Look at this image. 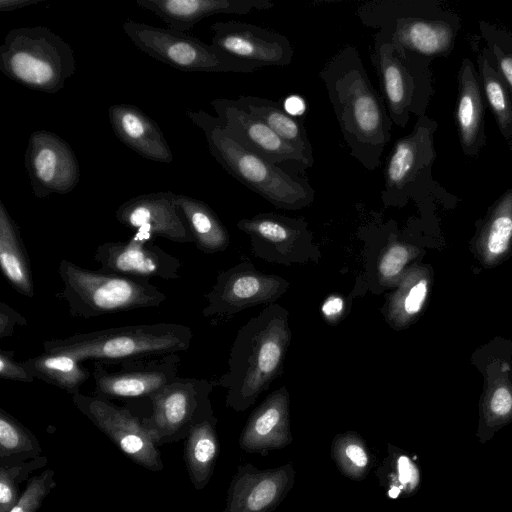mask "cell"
Returning <instances> with one entry per match:
<instances>
[{
  "label": "cell",
  "mask_w": 512,
  "mask_h": 512,
  "mask_svg": "<svg viewBox=\"0 0 512 512\" xmlns=\"http://www.w3.org/2000/svg\"><path fill=\"white\" fill-rule=\"evenodd\" d=\"M215 416L192 425L185 438L184 460L190 481L196 490L209 483L219 454Z\"/></svg>",
  "instance_id": "f1b7e54d"
},
{
  "label": "cell",
  "mask_w": 512,
  "mask_h": 512,
  "mask_svg": "<svg viewBox=\"0 0 512 512\" xmlns=\"http://www.w3.org/2000/svg\"><path fill=\"white\" fill-rule=\"evenodd\" d=\"M108 118L116 137L145 159L171 163L173 154L158 124L132 104H113Z\"/></svg>",
  "instance_id": "cb8c5ba5"
},
{
  "label": "cell",
  "mask_w": 512,
  "mask_h": 512,
  "mask_svg": "<svg viewBox=\"0 0 512 512\" xmlns=\"http://www.w3.org/2000/svg\"><path fill=\"white\" fill-rule=\"evenodd\" d=\"M236 226L250 238L253 254L266 262L290 266L318 262L321 257L303 218L265 212L241 219Z\"/></svg>",
  "instance_id": "7c38bea8"
},
{
  "label": "cell",
  "mask_w": 512,
  "mask_h": 512,
  "mask_svg": "<svg viewBox=\"0 0 512 512\" xmlns=\"http://www.w3.org/2000/svg\"><path fill=\"white\" fill-rule=\"evenodd\" d=\"M62 289L72 317L84 319L143 308L159 307L166 294L149 280L90 270L63 259L58 266Z\"/></svg>",
  "instance_id": "8992f818"
},
{
  "label": "cell",
  "mask_w": 512,
  "mask_h": 512,
  "mask_svg": "<svg viewBox=\"0 0 512 512\" xmlns=\"http://www.w3.org/2000/svg\"><path fill=\"white\" fill-rule=\"evenodd\" d=\"M252 114L261 119L282 140L296 149L312 167L314 157L307 130L301 119L288 114L282 105L267 98L241 95L237 98Z\"/></svg>",
  "instance_id": "f546056e"
},
{
  "label": "cell",
  "mask_w": 512,
  "mask_h": 512,
  "mask_svg": "<svg viewBox=\"0 0 512 512\" xmlns=\"http://www.w3.org/2000/svg\"><path fill=\"white\" fill-rule=\"evenodd\" d=\"M282 107L291 116L297 117L305 112L306 105L304 100L297 95H291L287 97Z\"/></svg>",
  "instance_id": "f6af8a7d"
},
{
  "label": "cell",
  "mask_w": 512,
  "mask_h": 512,
  "mask_svg": "<svg viewBox=\"0 0 512 512\" xmlns=\"http://www.w3.org/2000/svg\"><path fill=\"white\" fill-rule=\"evenodd\" d=\"M24 165L37 198L70 193L80 181V166L70 145L45 129L31 133Z\"/></svg>",
  "instance_id": "2e32d148"
},
{
  "label": "cell",
  "mask_w": 512,
  "mask_h": 512,
  "mask_svg": "<svg viewBox=\"0 0 512 512\" xmlns=\"http://www.w3.org/2000/svg\"><path fill=\"white\" fill-rule=\"evenodd\" d=\"M23 364L35 379L56 386L71 396L80 393V387L90 377V372L81 365V361L66 353L44 351L23 361Z\"/></svg>",
  "instance_id": "d6a6232c"
},
{
  "label": "cell",
  "mask_w": 512,
  "mask_h": 512,
  "mask_svg": "<svg viewBox=\"0 0 512 512\" xmlns=\"http://www.w3.org/2000/svg\"><path fill=\"white\" fill-rule=\"evenodd\" d=\"M55 472L47 469L28 480L25 490L9 512H37L44 499L56 486Z\"/></svg>",
  "instance_id": "60d3db41"
},
{
  "label": "cell",
  "mask_w": 512,
  "mask_h": 512,
  "mask_svg": "<svg viewBox=\"0 0 512 512\" xmlns=\"http://www.w3.org/2000/svg\"><path fill=\"white\" fill-rule=\"evenodd\" d=\"M330 455L340 474L353 481L364 480L373 465L365 439L355 431L336 434L331 442Z\"/></svg>",
  "instance_id": "836d02e7"
},
{
  "label": "cell",
  "mask_w": 512,
  "mask_h": 512,
  "mask_svg": "<svg viewBox=\"0 0 512 512\" xmlns=\"http://www.w3.org/2000/svg\"><path fill=\"white\" fill-rule=\"evenodd\" d=\"M293 441L290 421V395L285 386L271 392L248 417L239 437L247 453L266 455Z\"/></svg>",
  "instance_id": "7402d4cb"
},
{
  "label": "cell",
  "mask_w": 512,
  "mask_h": 512,
  "mask_svg": "<svg viewBox=\"0 0 512 512\" xmlns=\"http://www.w3.org/2000/svg\"><path fill=\"white\" fill-rule=\"evenodd\" d=\"M375 475L390 498L408 496L419 485L416 464L409 455L391 444L387 445V455L376 469Z\"/></svg>",
  "instance_id": "e575fe53"
},
{
  "label": "cell",
  "mask_w": 512,
  "mask_h": 512,
  "mask_svg": "<svg viewBox=\"0 0 512 512\" xmlns=\"http://www.w3.org/2000/svg\"><path fill=\"white\" fill-rule=\"evenodd\" d=\"M437 124L423 116L413 130L393 145L384 167L385 206H401L408 198L417 197L430 184V171L435 158L433 135Z\"/></svg>",
  "instance_id": "8fae6325"
},
{
  "label": "cell",
  "mask_w": 512,
  "mask_h": 512,
  "mask_svg": "<svg viewBox=\"0 0 512 512\" xmlns=\"http://www.w3.org/2000/svg\"><path fill=\"white\" fill-rule=\"evenodd\" d=\"M122 29L139 50L184 72L252 73L258 70L185 32L133 20L125 21Z\"/></svg>",
  "instance_id": "9c48e42d"
},
{
  "label": "cell",
  "mask_w": 512,
  "mask_h": 512,
  "mask_svg": "<svg viewBox=\"0 0 512 512\" xmlns=\"http://www.w3.org/2000/svg\"><path fill=\"white\" fill-rule=\"evenodd\" d=\"M178 353L123 360H97L93 365L95 395L108 400L149 398L178 376Z\"/></svg>",
  "instance_id": "4fadbf2b"
},
{
  "label": "cell",
  "mask_w": 512,
  "mask_h": 512,
  "mask_svg": "<svg viewBox=\"0 0 512 512\" xmlns=\"http://www.w3.org/2000/svg\"><path fill=\"white\" fill-rule=\"evenodd\" d=\"M345 312L346 301L340 295H329L321 305L322 316L330 325H336L340 320H342Z\"/></svg>",
  "instance_id": "ee69618b"
},
{
  "label": "cell",
  "mask_w": 512,
  "mask_h": 512,
  "mask_svg": "<svg viewBox=\"0 0 512 512\" xmlns=\"http://www.w3.org/2000/svg\"><path fill=\"white\" fill-rule=\"evenodd\" d=\"M27 325L26 318L4 301L0 302V339L14 334L16 327Z\"/></svg>",
  "instance_id": "7bdbcfd3"
},
{
  "label": "cell",
  "mask_w": 512,
  "mask_h": 512,
  "mask_svg": "<svg viewBox=\"0 0 512 512\" xmlns=\"http://www.w3.org/2000/svg\"><path fill=\"white\" fill-rule=\"evenodd\" d=\"M512 420V386L504 380L493 384L482 403V422L495 429Z\"/></svg>",
  "instance_id": "ab89813d"
},
{
  "label": "cell",
  "mask_w": 512,
  "mask_h": 512,
  "mask_svg": "<svg viewBox=\"0 0 512 512\" xmlns=\"http://www.w3.org/2000/svg\"><path fill=\"white\" fill-rule=\"evenodd\" d=\"M356 15L400 52L431 60L447 56L454 47L456 17H444L432 2L370 0L357 7Z\"/></svg>",
  "instance_id": "277c9868"
},
{
  "label": "cell",
  "mask_w": 512,
  "mask_h": 512,
  "mask_svg": "<svg viewBox=\"0 0 512 512\" xmlns=\"http://www.w3.org/2000/svg\"><path fill=\"white\" fill-rule=\"evenodd\" d=\"M72 401L134 463L152 472L163 470L161 453L142 419L127 408L96 395L77 393L72 395Z\"/></svg>",
  "instance_id": "9a60e30c"
},
{
  "label": "cell",
  "mask_w": 512,
  "mask_h": 512,
  "mask_svg": "<svg viewBox=\"0 0 512 512\" xmlns=\"http://www.w3.org/2000/svg\"><path fill=\"white\" fill-rule=\"evenodd\" d=\"M211 30L214 47L258 69L288 66L293 60L290 41L277 31L234 20L215 22Z\"/></svg>",
  "instance_id": "ac0fdd59"
},
{
  "label": "cell",
  "mask_w": 512,
  "mask_h": 512,
  "mask_svg": "<svg viewBox=\"0 0 512 512\" xmlns=\"http://www.w3.org/2000/svg\"><path fill=\"white\" fill-rule=\"evenodd\" d=\"M48 463L45 456H39L21 463L0 467V512H9L21 494L19 485L35 470Z\"/></svg>",
  "instance_id": "74e56055"
},
{
  "label": "cell",
  "mask_w": 512,
  "mask_h": 512,
  "mask_svg": "<svg viewBox=\"0 0 512 512\" xmlns=\"http://www.w3.org/2000/svg\"><path fill=\"white\" fill-rule=\"evenodd\" d=\"M475 53L484 97L502 137L512 151V89L494 67L485 46L475 48Z\"/></svg>",
  "instance_id": "1f68e13d"
},
{
  "label": "cell",
  "mask_w": 512,
  "mask_h": 512,
  "mask_svg": "<svg viewBox=\"0 0 512 512\" xmlns=\"http://www.w3.org/2000/svg\"><path fill=\"white\" fill-rule=\"evenodd\" d=\"M0 267L13 289L28 298L34 297L30 261L19 227L0 200Z\"/></svg>",
  "instance_id": "4316f807"
},
{
  "label": "cell",
  "mask_w": 512,
  "mask_h": 512,
  "mask_svg": "<svg viewBox=\"0 0 512 512\" xmlns=\"http://www.w3.org/2000/svg\"><path fill=\"white\" fill-rule=\"evenodd\" d=\"M186 115L203 131L215 160L251 191L279 209L298 210L312 204L315 190L306 178L289 174L241 145L225 131L216 116L204 110H187Z\"/></svg>",
  "instance_id": "3957f363"
},
{
  "label": "cell",
  "mask_w": 512,
  "mask_h": 512,
  "mask_svg": "<svg viewBox=\"0 0 512 512\" xmlns=\"http://www.w3.org/2000/svg\"><path fill=\"white\" fill-rule=\"evenodd\" d=\"M431 286L430 270L415 264L407 268L382 308L385 321L395 330L410 326L421 314Z\"/></svg>",
  "instance_id": "484cf974"
},
{
  "label": "cell",
  "mask_w": 512,
  "mask_h": 512,
  "mask_svg": "<svg viewBox=\"0 0 512 512\" xmlns=\"http://www.w3.org/2000/svg\"><path fill=\"white\" fill-rule=\"evenodd\" d=\"M34 433L0 408V464L12 465L41 456Z\"/></svg>",
  "instance_id": "d590c367"
},
{
  "label": "cell",
  "mask_w": 512,
  "mask_h": 512,
  "mask_svg": "<svg viewBox=\"0 0 512 512\" xmlns=\"http://www.w3.org/2000/svg\"><path fill=\"white\" fill-rule=\"evenodd\" d=\"M13 350H0V377L3 380L31 383L35 377L29 372L23 362L14 359Z\"/></svg>",
  "instance_id": "b9f144b4"
},
{
  "label": "cell",
  "mask_w": 512,
  "mask_h": 512,
  "mask_svg": "<svg viewBox=\"0 0 512 512\" xmlns=\"http://www.w3.org/2000/svg\"><path fill=\"white\" fill-rule=\"evenodd\" d=\"M295 476L293 463L269 469L241 464L230 481L221 512H273L292 490Z\"/></svg>",
  "instance_id": "d6986e66"
},
{
  "label": "cell",
  "mask_w": 512,
  "mask_h": 512,
  "mask_svg": "<svg viewBox=\"0 0 512 512\" xmlns=\"http://www.w3.org/2000/svg\"><path fill=\"white\" fill-rule=\"evenodd\" d=\"M43 0H0V11L9 12L37 4Z\"/></svg>",
  "instance_id": "bcb514c9"
},
{
  "label": "cell",
  "mask_w": 512,
  "mask_h": 512,
  "mask_svg": "<svg viewBox=\"0 0 512 512\" xmlns=\"http://www.w3.org/2000/svg\"><path fill=\"white\" fill-rule=\"evenodd\" d=\"M193 338L190 327L179 323L126 325L76 333L46 340L49 353H66L79 361H112L187 351Z\"/></svg>",
  "instance_id": "5b68a950"
},
{
  "label": "cell",
  "mask_w": 512,
  "mask_h": 512,
  "mask_svg": "<svg viewBox=\"0 0 512 512\" xmlns=\"http://www.w3.org/2000/svg\"><path fill=\"white\" fill-rule=\"evenodd\" d=\"M289 286L283 277L265 274L246 260L218 274L205 294L202 315L213 322L228 319L242 310L275 303Z\"/></svg>",
  "instance_id": "5bb4252c"
},
{
  "label": "cell",
  "mask_w": 512,
  "mask_h": 512,
  "mask_svg": "<svg viewBox=\"0 0 512 512\" xmlns=\"http://www.w3.org/2000/svg\"><path fill=\"white\" fill-rule=\"evenodd\" d=\"M94 259L99 271L149 280L180 278L181 262L155 244L154 237L135 232L126 241L100 244Z\"/></svg>",
  "instance_id": "e0dca14e"
},
{
  "label": "cell",
  "mask_w": 512,
  "mask_h": 512,
  "mask_svg": "<svg viewBox=\"0 0 512 512\" xmlns=\"http://www.w3.org/2000/svg\"><path fill=\"white\" fill-rule=\"evenodd\" d=\"M136 4L153 12L168 28L185 33L202 19L216 14L245 15L275 6L269 0H136Z\"/></svg>",
  "instance_id": "603a6c76"
},
{
  "label": "cell",
  "mask_w": 512,
  "mask_h": 512,
  "mask_svg": "<svg viewBox=\"0 0 512 512\" xmlns=\"http://www.w3.org/2000/svg\"><path fill=\"white\" fill-rule=\"evenodd\" d=\"M0 69L28 89L55 94L75 73L76 61L70 44L49 28L19 27L0 45Z\"/></svg>",
  "instance_id": "52a82bcc"
},
{
  "label": "cell",
  "mask_w": 512,
  "mask_h": 512,
  "mask_svg": "<svg viewBox=\"0 0 512 512\" xmlns=\"http://www.w3.org/2000/svg\"><path fill=\"white\" fill-rule=\"evenodd\" d=\"M318 76L326 88L350 156L367 170H375L390 142L393 123L359 51L355 46H344L325 63Z\"/></svg>",
  "instance_id": "6da1fadb"
},
{
  "label": "cell",
  "mask_w": 512,
  "mask_h": 512,
  "mask_svg": "<svg viewBox=\"0 0 512 512\" xmlns=\"http://www.w3.org/2000/svg\"><path fill=\"white\" fill-rule=\"evenodd\" d=\"M512 245V189L505 191L489 208L482 221L475 248L486 266L502 262Z\"/></svg>",
  "instance_id": "83f0119b"
},
{
  "label": "cell",
  "mask_w": 512,
  "mask_h": 512,
  "mask_svg": "<svg viewBox=\"0 0 512 512\" xmlns=\"http://www.w3.org/2000/svg\"><path fill=\"white\" fill-rule=\"evenodd\" d=\"M455 123L465 155L476 157L486 143L484 94L475 65L468 58L461 62L458 75Z\"/></svg>",
  "instance_id": "d4e9b609"
},
{
  "label": "cell",
  "mask_w": 512,
  "mask_h": 512,
  "mask_svg": "<svg viewBox=\"0 0 512 512\" xmlns=\"http://www.w3.org/2000/svg\"><path fill=\"white\" fill-rule=\"evenodd\" d=\"M206 379L177 377L149 397L152 411L142 419L157 446L186 438L192 425L214 416Z\"/></svg>",
  "instance_id": "30bf717a"
},
{
  "label": "cell",
  "mask_w": 512,
  "mask_h": 512,
  "mask_svg": "<svg viewBox=\"0 0 512 512\" xmlns=\"http://www.w3.org/2000/svg\"><path fill=\"white\" fill-rule=\"evenodd\" d=\"M289 312L272 303L237 332L229 352L228 371L214 386L227 390L226 406L244 412L283 371L291 344Z\"/></svg>",
  "instance_id": "7a4b0ae2"
},
{
  "label": "cell",
  "mask_w": 512,
  "mask_h": 512,
  "mask_svg": "<svg viewBox=\"0 0 512 512\" xmlns=\"http://www.w3.org/2000/svg\"><path fill=\"white\" fill-rule=\"evenodd\" d=\"M418 250L402 242L389 243L377 260V276L381 285L396 286L407 270L408 263L416 257Z\"/></svg>",
  "instance_id": "f35d334b"
},
{
  "label": "cell",
  "mask_w": 512,
  "mask_h": 512,
  "mask_svg": "<svg viewBox=\"0 0 512 512\" xmlns=\"http://www.w3.org/2000/svg\"><path fill=\"white\" fill-rule=\"evenodd\" d=\"M211 105L225 131L244 147L275 164L293 162L303 168H311L296 149L248 111L238 99L217 98L211 101Z\"/></svg>",
  "instance_id": "ffe728a7"
},
{
  "label": "cell",
  "mask_w": 512,
  "mask_h": 512,
  "mask_svg": "<svg viewBox=\"0 0 512 512\" xmlns=\"http://www.w3.org/2000/svg\"><path fill=\"white\" fill-rule=\"evenodd\" d=\"M370 60L392 123L405 128L411 113L425 116L432 95L430 60L400 52L377 34L373 35Z\"/></svg>",
  "instance_id": "ba28073f"
},
{
  "label": "cell",
  "mask_w": 512,
  "mask_h": 512,
  "mask_svg": "<svg viewBox=\"0 0 512 512\" xmlns=\"http://www.w3.org/2000/svg\"><path fill=\"white\" fill-rule=\"evenodd\" d=\"M172 191L141 194L122 203L116 219L134 232L163 237L176 243H194Z\"/></svg>",
  "instance_id": "44dd1931"
},
{
  "label": "cell",
  "mask_w": 512,
  "mask_h": 512,
  "mask_svg": "<svg viewBox=\"0 0 512 512\" xmlns=\"http://www.w3.org/2000/svg\"><path fill=\"white\" fill-rule=\"evenodd\" d=\"M175 202L198 250L211 254L228 248V230L210 206L184 194H176Z\"/></svg>",
  "instance_id": "4dcf8cb0"
},
{
  "label": "cell",
  "mask_w": 512,
  "mask_h": 512,
  "mask_svg": "<svg viewBox=\"0 0 512 512\" xmlns=\"http://www.w3.org/2000/svg\"><path fill=\"white\" fill-rule=\"evenodd\" d=\"M479 29L494 67L512 89V30L486 21Z\"/></svg>",
  "instance_id": "8d00e7d4"
}]
</instances>
